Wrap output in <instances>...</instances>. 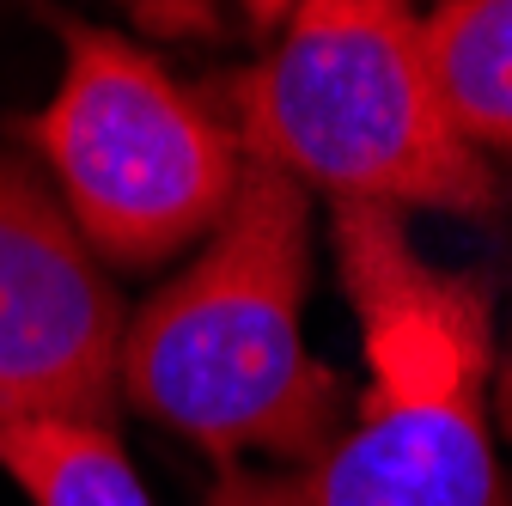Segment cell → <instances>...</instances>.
<instances>
[{"label":"cell","instance_id":"2","mask_svg":"<svg viewBox=\"0 0 512 506\" xmlns=\"http://www.w3.org/2000/svg\"><path fill=\"white\" fill-rule=\"evenodd\" d=\"M311 189L244 165L226 220L147 305L128 311L116 391L226 476L311 464L348 421L342 378L305 342Z\"/></svg>","mask_w":512,"mask_h":506},{"label":"cell","instance_id":"7","mask_svg":"<svg viewBox=\"0 0 512 506\" xmlns=\"http://www.w3.org/2000/svg\"><path fill=\"white\" fill-rule=\"evenodd\" d=\"M0 470L31 506H153L110 421H31L0 433Z\"/></svg>","mask_w":512,"mask_h":506},{"label":"cell","instance_id":"5","mask_svg":"<svg viewBox=\"0 0 512 506\" xmlns=\"http://www.w3.org/2000/svg\"><path fill=\"white\" fill-rule=\"evenodd\" d=\"M128 305L68 208L0 153V433L31 421H110Z\"/></svg>","mask_w":512,"mask_h":506},{"label":"cell","instance_id":"4","mask_svg":"<svg viewBox=\"0 0 512 506\" xmlns=\"http://www.w3.org/2000/svg\"><path fill=\"white\" fill-rule=\"evenodd\" d=\"M61 37V80L25 141L55 171L92 257L116 269L171 263L226 220L250 159L214 104L183 92L141 43L80 19Z\"/></svg>","mask_w":512,"mask_h":506},{"label":"cell","instance_id":"1","mask_svg":"<svg viewBox=\"0 0 512 506\" xmlns=\"http://www.w3.org/2000/svg\"><path fill=\"white\" fill-rule=\"evenodd\" d=\"M336 269L360 318L366 397L311 464L232 470L220 506H512L488 421L494 299L433 269L403 214L336 208Z\"/></svg>","mask_w":512,"mask_h":506},{"label":"cell","instance_id":"6","mask_svg":"<svg viewBox=\"0 0 512 506\" xmlns=\"http://www.w3.org/2000/svg\"><path fill=\"white\" fill-rule=\"evenodd\" d=\"M421 37L452 129L482 159H512V0H433Z\"/></svg>","mask_w":512,"mask_h":506},{"label":"cell","instance_id":"3","mask_svg":"<svg viewBox=\"0 0 512 506\" xmlns=\"http://www.w3.org/2000/svg\"><path fill=\"white\" fill-rule=\"evenodd\" d=\"M244 159L336 208L488 214L494 165L452 129L409 0H293L281 37L208 98Z\"/></svg>","mask_w":512,"mask_h":506},{"label":"cell","instance_id":"8","mask_svg":"<svg viewBox=\"0 0 512 506\" xmlns=\"http://www.w3.org/2000/svg\"><path fill=\"white\" fill-rule=\"evenodd\" d=\"M500 421H506V433H512V366H506V378H500Z\"/></svg>","mask_w":512,"mask_h":506}]
</instances>
